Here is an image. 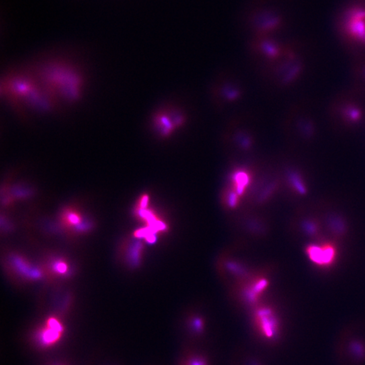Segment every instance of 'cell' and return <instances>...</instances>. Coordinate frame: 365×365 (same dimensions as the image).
Returning a JSON list of instances; mask_svg holds the SVG:
<instances>
[{"mask_svg": "<svg viewBox=\"0 0 365 365\" xmlns=\"http://www.w3.org/2000/svg\"><path fill=\"white\" fill-rule=\"evenodd\" d=\"M34 75L58 103L74 104L82 98L84 76L73 64L61 60H48L37 67Z\"/></svg>", "mask_w": 365, "mask_h": 365, "instance_id": "6da1fadb", "label": "cell"}, {"mask_svg": "<svg viewBox=\"0 0 365 365\" xmlns=\"http://www.w3.org/2000/svg\"><path fill=\"white\" fill-rule=\"evenodd\" d=\"M250 325L254 335L262 342L276 345L282 338L283 323L273 306L260 303L252 308Z\"/></svg>", "mask_w": 365, "mask_h": 365, "instance_id": "7a4b0ae2", "label": "cell"}, {"mask_svg": "<svg viewBox=\"0 0 365 365\" xmlns=\"http://www.w3.org/2000/svg\"><path fill=\"white\" fill-rule=\"evenodd\" d=\"M335 356L341 365H365V334L351 325L339 334Z\"/></svg>", "mask_w": 365, "mask_h": 365, "instance_id": "3957f363", "label": "cell"}, {"mask_svg": "<svg viewBox=\"0 0 365 365\" xmlns=\"http://www.w3.org/2000/svg\"><path fill=\"white\" fill-rule=\"evenodd\" d=\"M331 116L337 127L345 131L356 129L364 120V104L356 95H341L331 106Z\"/></svg>", "mask_w": 365, "mask_h": 365, "instance_id": "277c9868", "label": "cell"}, {"mask_svg": "<svg viewBox=\"0 0 365 365\" xmlns=\"http://www.w3.org/2000/svg\"><path fill=\"white\" fill-rule=\"evenodd\" d=\"M336 28L345 44L365 49V15L341 10L337 17Z\"/></svg>", "mask_w": 365, "mask_h": 365, "instance_id": "5b68a950", "label": "cell"}, {"mask_svg": "<svg viewBox=\"0 0 365 365\" xmlns=\"http://www.w3.org/2000/svg\"><path fill=\"white\" fill-rule=\"evenodd\" d=\"M306 252L310 261L318 267H329L336 259V248L330 243L310 244Z\"/></svg>", "mask_w": 365, "mask_h": 365, "instance_id": "8992f818", "label": "cell"}, {"mask_svg": "<svg viewBox=\"0 0 365 365\" xmlns=\"http://www.w3.org/2000/svg\"><path fill=\"white\" fill-rule=\"evenodd\" d=\"M182 323L184 332L192 341L199 340L207 333L208 322L203 314L197 312L188 314Z\"/></svg>", "mask_w": 365, "mask_h": 365, "instance_id": "52a82bcc", "label": "cell"}, {"mask_svg": "<svg viewBox=\"0 0 365 365\" xmlns=\"http://www.w3.org/2000/svg\"><path fill=\"white\" fill-rule=\"evenodd\" d=\"M177 365H212L210 357L191 345L182 349L177 360Z\"/></svg>", "mask_w": 365, "mask_h": 365, "instance_id": "ba28073f", "label": "cell"}, {"mask_svg": "<svg viewBox=\"0 0 365 365\" xmlns=\"http://www.w3.org/2000/svg\"><path fill=\"white\" fill-rule=\"evenodd\" d=\"M62 331L63 327L60 322L55 318H50L48 322L47 327L43 329L39 335V339L42 344H52L59 339Z\"/></svg>", "mask_w": 365, "mask_h": 365, "instance_id": "9c48e42d", "label": "cell"}, {"mask_svg": "<svg viewBox=\"0 0 365 365\" xmlns=\"http://www.w3.org/2000/svg\"><path fill=\"white\" fill-rule=\"evenodd\" d=\"M153 126L157 133L162 137H168L175 129L169 113L159 112L153 118Z\"/></svg>", "mask_w": 365, "mask_h": 365, "instance_id": "30bf717a", "label": "cell"}, {"mask_svg": "<svg viewBox=\"0 0 365 365\" xmlns=\"http://www.w3.org/2000/svg\"><path fill=\"white\" fill-rule=\"evenodd\" d=\"M364 63L357 67L354 74L358 84L365 89V62Z\"/></svg>", "mask_w": 365, "mask_h": 365, "instance_id": "8fae6325", "label": "cell"}, {"mask_svg": "<svg viewBox=\"0 0 365 365\" xmlns=\"http://www.w3.org/2000/svg\"><path fill=\"white\" fill-rule=\"evenodd\" d=\"M246 360V365H265L261 360L254 357H250Z\"/></svg>", "mask_w": 365, "mask_h": 365, "instance_id": "7c38bea8", "label": "cell"}]
</instances>
